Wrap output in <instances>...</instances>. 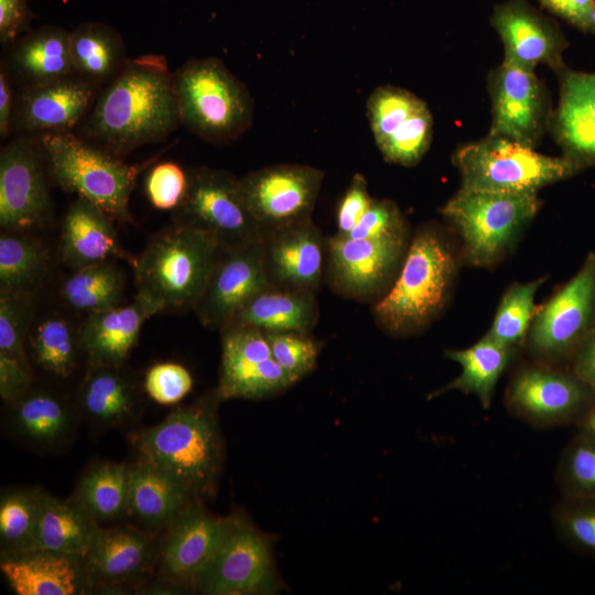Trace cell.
<instances>
[{
  "label": "cell",
  "instance_id": "e0dca14e",
  "mask_svg": "<svg viewBox=\"0 0 595 595\" xmlns=\"http://www.w3.org/2000/svg\"><path fill=\"white\" fill-rule=\"evenodd\" d=\"M221 333V361L216 392L221 400L258 399L294 383L274 360L266 333L247 325H226Z\"/></svg>",
  "mask_w": 595,
  "mask_h": 595
},
{
  "label": "cell",
  "instance_id": "681fc988",
  "mask_svg": "<svg viewBox=\"0 0 595 595\" xmlns=\"http://www.w3.org/2000/svg\"><path fill=\"white\" fill-rule=\"evenodd\" d=\"M405 221L396 203L374 198L358 224L349 232L340 236L353 239H381L405 238Z\"/></svg>",
  "mask_w": 595,
  "mask_h": 595
},
{
  "label": "cell",
  "instance_id": "4316f807",
  "mask_svg": "<svg viewBox=\"0 0 595 595\" xmlns=\"http://www.w3.org/2000/svg\"><path fill=\"white\" fill-rule=\"evenodd\" d=\"M158 311L136 295L127 305L89 313L78 337L89 365L121 367L136 346L143 323Z\"/></svg>",
  "mask_w": 595,
  "mask_h": 595
},
{
  "label": "cell",
  "instance_id": "c3c4849f",
  "mask_svg": "<svg viewBox=\"0 0 595 595\" xmlns=\"http://www.w3.org/2000/svg\"><path fill=\"white\" fill-rule=\"evenodd\" d=\"M144 390L156 403L175 404L193 387L191 372L177 363H159L149 368L144 376Z\"/></svg>",
  "mask_w": 595,
  "mask_h": 595
},
{
  "label": "cell",
  "instance_id": "52a82bcc",
  "mask_svg": "<svg viewBox=\"0 0 595 595\" xmlns=\"http://www.w3.org/2000/svg\"><path fill=\"white\" fill-rule=\"evenodd\" d=\"M453 163L461 174V188L529 195L573 176L584 166L565 154L545 155L534 148L490 134L458 148Z\"/></svg>",
  "mask_w": 595,
  "mask_h": 595
},
{
  "label": "cell",
  "instance_id": "9a60e30c",
  "mask_svg": "<svg viewBox=\"0 0 595 595\" xmlns=\"http://www.w3.org/2000/svg\"><path fill=\"white\" fill-rule=\"evenodd\" d=\"M595 316V253L578 272L536 311L529 334L532 351L559 358L575 350L588 336Z\"/></svg>",
  "mask_w": 595,
  "mask_h": 595
},
{
  "label": "cell",
  "instance_id": "cb8c5ba5",
  "mask_svg": "<svg viewBox=\"0 0 595 595\" xmlns=\"http://www.w3.org/2000/svg\"><path fill=\"white\" fill-rule=\"evenodd\" d=\"M0 567L18 595H78L91 591L83 556L31 549L1 555Z\"/></svg>",
  "mask_w": 595,
  "mask_h": 595
},
{
  "label": "cell",
  "instance_id": "ee69618b",
  "mask_svg": "<svg viewBox=\"0 0 595 595\" xmlns=\"http://www.w3.org/2000/svg\"><path fill=\"white\" fill-rule=\"evenodd\" d=\"M33 293L0 292V354L30 368L24 343L32 317Z\"/></svg>",
  "mask_w": 595,
  "mask_h": 595
},
{
  "label": "cell",
  "instance_id": "f1b7e54d",
  "mask_svg": "<svg viewBox=\"0 0 595 595\" xmlns=\"http://www.w3.org/2000/svg\"><path fill=\"white\" fill-rule=\"evenodd\" d=\"M1 65L12 82L15 80L21 87L75 74L69 32L54 25L29 31L10 45L4 64Z\"/></svg>",
  "mask_w": 595,
  "mask_h": 595
},
{
  "label": "cell",
  "instance_id": "4fadbf2b",
  "mask_svg": "<svg viewBox=\"0 0 595 595\" xmlns=\"http://www.w3.org/2000/svg\"><path fill=\"white\" fill-rule=\"evenodd\" d=\"M405 252V238L353 239L335 234L327 239V280L347 299L368 300L392 285Z\"/></svg>",
  "mask_w": 595,
  "mask_h": 595
},
{
  "label": "cell",
  "instance_id": "4dcf8cb0",
  "mask_svg": "<svg viewBox=\"0 0 595 595\" xmlns=\"http://www.w3.org/2000/svg\"><path fill=\"white\" fill-rule=\"evenodd\" d=\"M317 320L318 304L314 292L268 289L248 301L228 325L310 334Z\"/></svg>",
  "mask_w": 595,
  "mask_h": 595
},
{
  "label": "cell",
  "instance_id": "f907efd6",
  "mask_svg": "<svg viewBox=\"0 0 595 595\" xmlns=\"http://www.w3.org/2000/svg\"><path fill=\"white\" fill-rule=\"evenodd\" d=\"M372 199L368 192L367 180L363 174L355 173L337 206L336 234L349 232L366 214Z\"/></svg>",
  "mask_w": 595,
  "mask_h": 595
},
{
  "label": "cell",
  "instance_id": "816d5d0a",
  "mask_svg": "<svg viewBox=\"0 0 595 595\" xmlns=\"http://www.w3.org/2000/svg\"><path fill=\"white\" fill-rule=\"evenodd\" d=\"M539 3L577 30L595 35V0H539Z\"/></svg>",
  "mask_w": 595,
  "mask_h": 595
},
{
  "label": "cell",
  "instance_id": "9f6ffc18",
  "mask_svg": "<svg viewBox=\"0 0 595 595\" xmlns=\"http://www.w3.org/2000/svg\"><path fill=\"white\" fill-rule=\"evenodd\" d=\"M15 96L12 79L7 69L0 67V137L7 139L12 131Z\"/></svg>",
  "mask_w": 595,
  "mask_h": 595
},
{
  "label": "cell",
  "instance_id": "d590c367",
  "mask_svg": "<svg viewBox=\"0 0 595 595\" xmlns=\"http://www.w3.org/2000/svg\"><path fill=\"white\" fill-rule=\"evenodd\" d=\"M130 466L98 462L86 469L71 498L99 524L127 513Z\"/></svg>",
  "mask_w": 595,
  "mask_h": 595
},
{
  "label": "cell",
  "instance_id": "f35d334b",
  "mask_svg": "<svg viewBox=\"0 0 595 595\" xmlns=\"http://www.w3.org/2000/svg\"><path fill=\"white\" fill-rule=\"evenodd\" d=\"M50 258L45 247L23 231L0 237V292H30L43 280Z\"/></svg>",
  "mask_w": 595,
  "mask_h": 595
},
{
  "label": "cell",
  "instance_id": "603a6c76",
  "mask_svg": "<svg viewBox=\"0 0 595 595\" xmlns=\"http://www.w3.org/2000/svg\"><path fill=\"white\" fill-rule=\"evenodd\" d=\"M263 266L274 289L314 292L327 257V239L312 218L263 234Z\"/></svg>",
  "mask_w": 595,
  "mask_h": 595
},
{
  "label": "cell",
  "instance_id": "7c38bea8",
  "mask_svg": "<svg viewBox=\"0 0 595 595\" xmlns=\"http://www.w3.org/2000/svg\"><path fill=\"white\" fill-rule=\"evenodd\" d=\"M367 118L388 163L414 166L431 145L432 113L422 99L407 89L391 85L377 87L367 99Z\"/></svg>",
  "mask_w": 595,
  "mask_h": 595
},
{
  "label": "cell",
  "instance_id": "ba28073f",
  "mask_svg": "<svg viewBox=\"0 0 595 595\" xmlns=\"http://www.w3.org/2000/svg\"><path fill=\"white\" fill-rule=\"evenodd\" d=\"M539 208L537 195L459 188L441 214L461 235L468 260L487 267L501 258Z\"/></svg>",
  "mask_w": 595,
  "mask_h": 595
},
{
  "label": "cell",
  "instance_id": "8992f818",
  "mask_svg": "<svg viewBox=\"0 0 595 595\" xmlns=\"http://www.w3.org/2000/svg\"><path fill=\"white\" fill-rule=\"evenodd\" d=\"M181 125L212 143L232 141L252 123L247 86L221 61L193 58L173 73Z\"/></svg>",
  "mask_w": 595,
  "mask_h": 595
},
{
  "label": "cell",
  "instance_id": "2e32d148",
  "mask_svg": "<svg viewBox=\"0 0 595 595\" xmlns=\"http://www.w3.org/2000/svg\"><path fill=\"white\" fill-rule=\"evenodd\" d=\"M44 159L28 134L13 138L0 152V226L26 231L42 226L51 213Z\"/></svg>",
  "mask_w": 595,
  "mask_h": 595
},
{
  "label": "cell",
  "instance_id": "db71d44e",
  "mask_svg": "<svg viewBox=\"0 0 595 595\" xmlns=\"http://www.w3.org/2000/svg\"><path fill=\"white\" fill-rule=\"evenodd\" d=\"M31 383V369L20 360L0 354V396L7 402H14L26 392Z\"/></svg>",
  "mask_w": 595,
  "mask_h": 595
},
{
  "label": "cell",
  "instance_id": "7a4b0ae2",
  "mask_svg": "<svg viewBox=\"0 0 595 595\" xmlns=\"http://www.w3.org/2000/svg\"><path fill=\"white\" fill-rule=\"evenodd\" d=\"M219 400L215 390L190 407L176 408L132 439L140 459L165 472L196 500L213 494L223 463V443L215 414Z\"/></svg>",
  "mask_w": 595,
  "mask_h": 595
},
{
  "label": "cell",
  "instance_id": "e575fe53",
  "mask_svg": "<svg viewBox=\"0 0 595 595\" xmlns=\"http://www.w3.org/2000/svg\"><path fill=\"white\" fill-rule=\"evenodd\" d=\"M120 368L89 365L80 386L79 404L84 414L95 423L119 425L133 414V389Z\"/></svg>",
  "mask_w": 595,
  "mask_h": 595
},
{
  "label": "cell",
  "instance_id": "83f0119b",
  "mask_svg": "<svg viewBox=\"0 0 595 595\" xmlns=\"http://www.w3.org/2000/svg\"><path fill=\"white\" fill-rule=\"evenodd\" d=\"M559 75L560 100L550 128L565 155L595 164V74L564 68Z\"/></svg>",
  "mask_w": 595,
  "mask_h": 595
},
{
  "label": "cell",
  "instance_id": "f6af8a7d",
  "mask_svg": "<svg viewBox=\"0 0 595 595\" xmlns=\"http://www.w3.org/2000/svg\"><path fill=\"white\" fill-rule=\"evenodd\" d=\"M553 522L567 543L595 555V499L563 498L553 510Z\"/></svg>",
  "mask_w": 595,
  "mask_h": 595
},
{
  "label": "cell",
  "instance_id": "11a10c76",
  "mask_svg": "<svg viewBox=\"0 0 595 595\" xmlns=\"http://www.w3.org/2000/svg\"><path fill=\"white\" fill-rule=\"evenodd\" d=\"M574 375L595 392V333L589 334L574 350Z\"/></svg>",
  "mask_w": 595,
  "mask_h": 595
},
{
  "label": "cell",
  "instance_id": "8fae6325",
  "mask_svg": "<svg viewBox=\"0 0 595 595\" xmlns=\"http://www.w3.org/2000/svg\"><path fill=\"white\" fill-rule=\"evenodd\" d=\"M176 212V221L210 231L223 247L263 236L244 201L239 178L226 171L202 166L190 172Z\"/></svg>",
  "mask_w": 595,
  "mask_h": 595
},
{
  "label": "cell",
  "instance_id": "7bdbcfd3",
  "mask_svg": "<svg viewBox=\"0 0 595 595\" xmlns=\"http://www.w3.org/2000/svg\"><path fill=\"white\" fill-rule=\"evenodd\" d=\"M563 498L595 499V442L581 433L563 452L558 467Z\"/></svg>",
  "mask_w": 595,
  "mask_h": 595
},
{
  "label": "cell",
  "instance_id": "d6a6232c",
  "mask_svg": "<svg viewBox=\"0 0 595 595\" xmlns=\"http://www.w3.org/2000/svg\"><path fill=\"white\" fill-rule=\"evenodd\" d=\"M69 51L75 74L98 86L108 84L127 61L120 34L101 22H83L69 32Z\"/></svg>",
  "mask_w": 595,
  "mask_h": 595
},
{
  "label": "cell",
  "instance_id": "1f68e13d",
  "mask_svg": "<svg viewBox=\"0 0 595 595\" xmlns=\"http://www.w3.org/2000/svg\"><path fill=\"white\" fill-rule=\"evenodd\" d=\"M99 523L74 501L43 493L31 549L85 556L100 530ZM29 549V550H31Z\"/></svg>",
  "mask_w": 595,
  "mask_h": 595
},
{
  "label": "cell",
  "instance_id": "30bf717a",
  "mask_svg": "<svg viewBox=\"0 0 595 595\" xmlns=\"http://www.w3.org/2000/svg\"><path fill=\"white\" fill-rule=\"evenodd\" d=\"M193 585L213 595L274 593L279 586L268 540L247 520L231 516L216 554Z\"/></svg>",
  "mask_w": 595,
  "mask_h": 595
},
{
  "label": "cell",
  "instance_id": "9c48e42d",
  "mask_svg": "<svg viewBox=\"0 0 595 595\" xmlns=\"http://www.w3.org/2000/svg\"><path fill=\"white\" fill-rule=\"evenodd\" d=\"M324 172L304 164H275L239 178L244 201L262 234L310 219Z\"/></svg>",
  "mask_w": 595,
  "mask_h": 595
},
{
  "label": "cell",
  "instance_id": "6f0895ef",
  "mask_svg": "<svg viewBox=\"0 0 595 595\" xmlns=\"http://www.w3.org/2000/svg\"><path fill=\"white\" fill-rule=\"evenodd\" d=\"M582 433L595 442V407L587 411L582 421Z\"/></svg>",
  "mask_w": 595,
  "mask_h": 595
},
{
  "label": "cell",
  "instance_id": "60d3db41",
  "mask_svg": "<svg viewBox=\"0 0 595 595\" xmlns=\"http://www.w3.org/2000/svg\"><path fill=\"white\" fill-rule=\"evenodd\" d=\"M35 363L44 370L58 376L68 377L76 367V338L67 321L52 316L42 321L30 337Z\"/></svg>",
  "mask_w": 595,
  "mask_h": 595
},
{
  "label": "cell",
  "instance_id": "7402d4cb",
  "mask_svg": "<svg viewBox=\"0 0 595 595\" xmlns=\"http://www.w3.org/2000/svg\"><path fill=\"white\" fill-rule=\"evenodd\" d=\"M195 500L166 528L156 550L161 575L178 583H194L216 554L231 521L204 510Z\"/></svg>",
  "mask_w": 595,
  "mask_h": 595
},
{
  "label": "cell",
  "instance_id": "44dd1931",
  "mask_svg": "<svg viewBox=\"0 0 595 595\" xmlns=\"http://www.w3.org/2000/svg\"><path fill=\"white\" fill-rule=\"evenodd\" d=\"M491 26L505 48L504 61L534 71L545 64L561 73L565 66L562 53L567 41L559 24L529 0H505L494 6Z\"/></svg>",
  "mask_w": 595,
  "mask_h": 595
},
{
  "label": "cell",
  "instance_id": "8d00e7d4",
  "mask_svg": "<svg viewBox=\"0 0 595 595\" xmlns=\"http://www.w3.org/2000/svg\"><path fill=\"white\" fill-rule=\"evenodd\" d=\"M73 271L60 291L68 306L89 314L121 305L125 279L112 260Z\"/></svg>",
  "mask_w": 595,
  "mask_h": 595
},
{
  "label": "cell",
  "instance_id": "7dc6e473",
  "mask_svg": "<svg viewBox=\"0 0 595 595\" xmlns=\"http://www.w3.org/2000/svg\"><path fill=\"white\" fill-rule=\"evenodd\" d=\"M188 187V174L175 162L152 165L144 181V192L151 205L160 210L177 209Z\"/></svg>",
  "mask_w": 595,
  "mask_h": 595
},
{
  "label": "cell",
  "instance_id": "74e56055",
  "mask_svg": "<svg viewBox=\"0 0 595 595\" xmlns=\"http://www.w3.org/2000/svg\"><path fill=\"white\" fill-rule=\"evenodd\" d=\"M12 403L15 431L35 444H56L71 429V410L57 396L46 391H29Z\"/></svg>",
  "mask_w": 595,
  "mask_h": 595
},
{
  "label": "cell",
  "instance_id": "3957f363",
  "mask_svg": "<svg viewBox=\"0 0 595 595\" xmlns=\"http://www.w3.org/2000/svg\"><path fill=\"white\" fill-rule=\"evenodd\" d=\"M221 245L208 230L176 221L148 242L134 269L137 295L158 311L194 310Z\"/></svg>",
  "mask_w": 595,
  "mask_h": 595
},
{
  "label": "cell",
  "instance_id": "f5cc1de1",
  "mask_svg": "<svg viewBox=\"0 0 595 595\" xmlns=\"http://www.w3.org/2000/svg\"><path fill=\"white\" fill-rule=\"evenodd\" d=\"M32 13L28 0H0V42L10 46L29 32Z\"/></svg>",
  "mask_w": 595,
  "mask_h": 595
},
{
  "label": "cell",
  "instance_id": "ffe728a7",
  "mask_svg": "<svg viewBox=\"0 0 595 595\" xmlns=\"http://www.w3.org/2000/svg\"><path fill=\"white\" fill-rule=\"evenodd\" d=\"M98 87L77 74L21 87L12 131L28 136L72 131L90 111Z\"/></svg>",
  "mask_w": 595,
  "mask_h": 595
},
{
  "label": "cell",
  "instance_id": "d6986e66",
  "mask_svg": "<svg viewBox=\"0 0 595 595\" xmlns=\"http://www.w3.org/2000/svg\"><path fill=\"white\" fill-rule=\"evenodd\" d=\"M588 387L575 375L534 366L519 371L507 391L510 412L536 428L565 424L581 414Z\"/></svg>",
  "mask_w": 595,
  "mask_h": 595
},
{
  "label": "cell",
  "instance_id": "ab89813d",
  "mask_svg": "<svg viewBox=\"0 0 595 595\" xmlns=\"http://www.w3.org/2000/svg\"><path fill=\"white\" fill-rule=\"evenodd\" d=\"M43 491L10 488L0 498L1 555L31 549L41 510Z\"/></svg>",
  "mask_w": 595,
  "mask_h": 595
},
{
  "label": "cell",
  "instance_id": "b9f144b4",
  "mask_svg": "<svg viewBox=\"0 0 595 595\" xmlns=\"http://www.w3.org/2000/svg\"><path fill=\"white\" fill-rule=\"evenodd\" d=\"M542 283L543 279H538L511 285L501 299L487 335L512 349L520 345L532 323L536 313L534 295Z\"/></svg>",
  "mask_w": 595,
  "mask_h": 595
},
{
  "label": "cell",
  "instance_id": "6da1fadb",
  "mask_svg": "<svg viewBox=\"0 0 595 595\" xmlns=\"http://www.w3.org/2000/svg\"><path fill=\"white\" fill-rule=\"evenodd\" d=\"M180 125L173 73L166 58L144 54L127 58L98 93L83 129L89 142L121 158L164 140Z\"/></svg>",
  "mask_w": 595,
  "mask_h": 595
},
{
  "label": "cell",
  "instance_id": "277c9868",
  "mask_svg": "<svg viewBox=\"0 0 595 595\" xmlns=\"http://www.w3.org/2000/svg\"><path fill=\"white\" fill-rule=\"evenodd\" d=\"M39 144L55 185L93 203L116 221L137 225L129 209L130 195L139 174L155 158L128 164L72 131L40 134Z\"/></svg>",
  "mask_w": 595,
  "mask_h": 595
},
{
  "label": "cell",
  "instance_id": "ac0fdd59",
  "mask_svg": "<svg viewBox=\"0 0 595 595\" xmlns=\"http://www.w3.org/2000/svg\"><path fill=\"white\" fill-rule=\"evenodd\" d=\"M262 237L221 246L205 291L194 309L202 325L220 329L253 296L274 289L264 271Z\"/></svg>",
  "mask_w": 595,
  "mask_h": 595
},
{
  "label": "cell",
  "instance_id": "d4e9b609",
  "mask_svg": "<svg viewBox=\"0 0 595 595\" xmlns=\"http://www.w3.org/2000/svg\"><path fill=\"white\" fill-rule=\"evenodd\" d=\"M113 221L96 205L78 197L63 219L60 241L63 263L76 270L119 259L134 268L138 257L121 247Z\"/></svg>",
  "mask_w": 595,
  "mask_h": 595
},
{
  "label": "cell",
  "instance_id": "5b68a950",
  "mask_svg": "<svg viewBox=\"0 0 595 595\" xmlns=\"http://www.w3.org/2000/svg\"><path fill=\"white\" fill-rule=\"evenodd\" d=\"M454 272L446 241L433 227L419 228L396 280L374 305L377 323L393 335L419 331L444 306Z\"/></svg>",
  "mask_w": 595,
  "mask_h": 595
},
{
  "label": "cell",
  "instance_id": "f546056e",
  "mask_svg": "<svg viewBox=\"0 0 595 595\" xmlns=\"http://www.w3.org/2000/svg\"><path fill=\"white\" fill-rule=\"evenodd\" d=\"M196 499L178 482L140 459L130 466L128 509L148 528L166 529Z\"/></svg>",
  "mask_w": 595,
  "mask_h": 595
},
{
  "label": "cell",
  "instance_id": "484cf974",
  "mask_svg": "<svg viewBox=\"0 0 595 595\" xmlns=\"http://www.w3.org/2000/svg\"><path fill=\"white\" fill-rule=\"evenodd\" d=\"M156 550L152 537L132 527L100 528L84 556L94 588H112L145 572Z\"/></svg>",
  "mask_w": 595,
  "mask_h": 595
},
{
  "label": "cell",
  "instance_id": "5bb4252c",
  "mask_svg": "<svg viewBox=\"0 0 595 595\" xmlns=\"http://www.w3.org/2000/svg\"><path fill=\"white\" fill-rule=\"evenodd\" d=\"M491 126L488 134L534 148L551 125L549 96L534 71L502 61L488 77Z\"/></svg>",
  "mask_w": 595,
  "mask_h": 595
},
{
  "label": "cell",
  "instance_id": "836d02e7",
  "mask_svg": "<svg viewBox=\"0 0 595 595\" xmlns=\"http://www.w3.org/2000/svg\"><path fill=\"white\" fill-rule=\"evenodd\" d=\"M506 347L488 335L465 349L447 350L446 356L461 365L458 377L430 394V399L451 390L475 394L484 409L491 404L497 381L512 356Z\"/></svg>",
  "mask_w": 595,
  "mask_h": 595
},
{
  "label": "cell",
  "instance_id": "bcb514c9",
  "mask_svg": "<svg viewBox=\"0 0 595 595\" xmlns=\"http://www.w3.org/2000/svg\"><path fill=\"white\" fill-rule=\"evenodd\" d=\"M264 333L272 357L294 382L314 369L320 347L310 334L294 331Z\"/></svg>",
  "mask_w": 595,
  "mask_h": 595
}]
</instances>
